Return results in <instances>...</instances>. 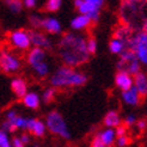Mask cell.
Here are the masks:
<instances>
[{"label":"cell","instance_id":"cell-4","mask_svg":"<svg viewBox=\"0 0 147 147\" xmlns=\"http://www.w3.org/2000/svg\"><path fill=\"white\" fill-rule=\"evenodd\" d=\"M126 49L133 50L139 62L142 65H147V34L146 32H142V31L135 32L133 38L128 42Z\"/></svg>","mask_w":147,"mask_h":147},{"label":"cell","instance_id":"cell-22","mask_svg":"<svg viewBox=\"0 0 147 147\" xmlns=\"http://www.w3.org/2000/svg\"><path fill=\"white\" fill-rule=\"evenodd\" d=\"M34 72L36 73V76L37 77H46L47 74H48V72H49V67H48V65H47V62L46 61H43V62H41V63H38V65H36V66H34Z\"/></svg>","mask_w":147,"mask_h":147},{"label":"cell","instance_id":"cell-17","mask_svg":"<svg viewBox=\"0 0 147 147\" xmlns=\"http://www.w3.org/2000/svg\"><path fill=\"white\" fill-rule=\"evenodd\" d=\"M91 25V20L86 14H79L71 22V26L74 30H84Z\"/></svg>","mask_w":147,"mask_h":147},{"label":"cell","instance_id":"cell-28","mask_svg":"<svg viewBox=\"0 0 147 147\" xmlns=\"http://www.w3.org/2000/svg\"><path fill=\"white\" fill-rule=\"evenodd\" d=\"M129 142H130V139L127 135L119 136L116 139V144H117V146H119V147H126V146L129 145Z\"/></svg>","mask_w":147,"mask_h":147},{"label":"cell","instance_id":"cell-14","mask_svg":"<svg viewBox=\"0 0 147 147\" xmlns=\"http://www.w3.org/2000/svg\"><path fill=\"white\" fill-rule=\"evenodd\" d=\"M104 126L108 128H116L121 124V117L119 115V113L115 111V110H110L107 113V115L104 116V120H103Z\"/></svg>","mask_w":147,"mask_h":147},{"label":"cell","instance_id":"cell-21","mask_svg":"<svg viewBox=\"0 0 147 147\" xmlns=\"http://www.w3.org/2000/svg\"><path fill=\"white\" fill-rule=\"evenodd\" d=\"M99 9L100 7L93 5V4H90V3H86V1H84L82 5L78 7L80 14H89V13L94 12V11H99Z\"/></svg>","mask_w":147,"mask_h":147},{"label":"cell","instance_id":"cell-27","mask_svg":"<svg viewBox=\"0 0 147 147\" xmlns=\"http://www.w3.org/2000/svg\"><path fill=\"white\" fill-rule=\"evenodd\" d=\"M42 22H43V18H41L40 16H37V14H32V16H30V24L35 29L42 28Z\"/></svg>","mask_w":147,"mask_h":147},{"label":"cell","instance_id":"cell-41","mask_svg":"<svg viewBox=\"0 0 147 147\" xmlns=\"http://www.w3.org/2000/svg\"><path fill=\"white\" fill-rule=\"evenodd\" d=\"M141 31H142V32H146V34H147V20H146L145 23L142 24V26H141Z\"/></svg>","mask_w":147,"mask_h":147},{"label":"cell","instance_id":"cell-39","mask_svg":"<svg viewBox=\"0 0 147 147\" xmlns=\"http://www.w3.org/2000/svg\"><path fill=\"white\" fill-rule=\"evenodd\" d=\"M19 139H20V141L23 142L24 145H26V144L30 142V136H29L28 134H23V135H22Z\"/></svg>","mask_w":147,"mask_h":147},{"label":"cell","instance_id":"cell-12","mask_svg":"<svg viewBox=\"0 0 147 147\" xmlns=\"http://www.w3.org/2000/svg\"><path fill=\"white\" fill-rule=\"evenodd\" d=\"M122 99L128 105H138L139 103H140L141 97H140V94H139L138 90L135 89L134 85H133L129 90L122 92Z\"/></svg>","mask_w":147,"mask_h":147},{"label":"cell","instance_id":"cell-19","mask_svg":"<svg viewBox=\"0 0 147 147\" xmlns=\"http://www.w3.org/2000/svg\"><path fill=\"white\" fill-rule=\"evenodd\" d=\"M98 135H99L100 140L103 141V144H104L105 146H111L115 142L116 133H115V130L113 128H107L103 131H100Z\"/></svg>","mask_w":147,"mask_h":147},{"label":"cell","instance_id":"cell-26","mask_svg":"<svg viewBox=\"0 0 147 147\" xmlns=\"http://www.w3.org/2000/svg\"><path fill=\"white\" fill-rule=\"evenodd\" d=\"M54 96H55V90L54 89H47L45 92H43V96H42L43 102L48 104V103H50L51 100H53Z\"/></svg>","mask_w":147,"mask_h":147},{"label":"cell","instance_id":"cell-20","mask_svg":"<svg viewBox=\"0 0 147 147\" xmlns=\"http://www.w3.org/2000/svg\"><path fill=\"white\" fill-rule=\"evenodd\" d=\"M109 49H110V51H111L113 54L120 55L122 51L126 49V47H124V43L122 41L117 40V38H113L109 43Z\"/></svg>","mask_w":147,"mask_h":147},{"label":"cell","instance_id":"cell-25","mask_svg":"<svg viewBox=\"0 0 147 147\" xmlns=\"http://www.w3.org/2000/svg\"><path fill=\"white\" fill-rule=\"evenodd\" d=\"M86 46H87V51L90 53V55L96 54V51H97V41L94 40L93 37H91V38L87 40Z\"/></svg>","mask_w":147,"mask_h":147},{"label":"cell","instance_id":"cell-10","mask_svg":"<svg viewBox=\"0 0 147 147\" xmlns=\"http://www.w3.org/2000/svg\"><path fill=\"white\" fill-rule=\"evenodd\" d=\"M133 83H134V87L140 94V97L141 98L147 97V76L145 73L139 72L138 74H135L133 78Z\"/></svg>","mask_w":147,"mask_h":147},{"label":"cell","instance_id":"cell-2","mask_svg":"<svg viewBox=\"0 0 147 147\" xmlns=\"http://www.w3.org/2000/svg\"><path fill=\"white\" fill-rule=\"evenodd\" d=\"M120 19L123 25L134 31H141L147 20V0H121Z\"/></svg>","mask_w":147,"mask_h":147},{"label":"cell","instance_id":"cell-34","mask_svg":"<svg viewBox=\"0 0 147 147\" xmlns=\"http://www.w3.org/2000/svg\"><path fill=\"white\" fill-rule=\"evenodd\" d=\"M0 147H11L9 139H7V136H6V133H4V131H3V135H1V141H0Z\"/></svg>","mask_w":147,"mask_h":147},{"label":"cell","instance_id":"cell-31","mask_svg":"<svg viewBox=\"0 0 147 147\" xmlns=\"http://www.w3.org/2000/svg\"><path fill=\"white\" fill-rule=\"evenodd\" d=\"M91 147H105V145L103 144V141L100 140L99 135H96L93 138L92 142H91Z\"/></svg>","mask_w":147,"mask_h":147},{"label":"cell","instance_id":"cell-15","mask_svg":"<svg viewBox=\"0 0 147 147\" xmlns=\"http://www.w3.org/2000/svg\"><path fill=\"white\" fill-rule=\"evenodd\" d=\"M42 29L49 34H59L61 32V24L55 18H45L42 22Z\"/></svg>","mask_w":147,"mask_h":147},{"label":"cell","instance_id":"cell-42","mask_svg":"<svg viewBox=\"0 0 147 147\" xmlns=\"http://www.w3.org/2000/svg\"><path fill=\"white\" fill-rule=\"evenodd\" d=\"M1 135H3V130H0V141H1Z\"/></svg>","mask_w":147,"mask_h":147},{"label":"cell","instance_id":"cell-11","mask_svg":"<svg viewBox=\"0 0 147 147\" xmlns=\"http://www.w3.org/2000/svg\"><path fill=\"white\" fill-rule=\"evenodd\" d=\"M46 124L40 120L36 119H28L26 129L35 135V136H43L46 133Z\"/></svg>","mask_w":147,"mask_h":147},{"label":"cell","instance_id":"cell-13","mask_svg":"<svg viewBox=\"0 0 147 147\" xmlns=\"http://www.w3.org/2000/svg\"><path fill=\"white\" fill-rule=\"evenodd\" d=\"M46 59V51L42 48H34L32 50H30V53L28 54V62L30 63L32 67L36 65H38L41 62L45 61Z\"/></svg>","mask_w":147,"mask_h":147},{"label":"cell","instance_id":"cell-30","mask_svg":"<svg viewBox=\"0 0 147 147\" xmlns=\"http://www.w3.org/2000/svg\"><path fill=\"white\" fill-rule=\"evenodd\" d=\"M136 117H135V115H133V114H130V115H128L126 119H124V124H126L127 127H131L133 124H135L136 123Z\"/></svg>","mask_w":147,"mask_h":147},{"label":"cell","instance_id":"cell-1","mask_svg":"<svg viewBox=\"0 0 147 147\" xmlns=\"http://www.w3.org/2000/svg\"><path fill=\"white\" fill-rule=\"evenodd\" d=\"M87 40L83 35L68 32L62 36L59 42V56L63 61L65 66L78 67L89 61L90 53L86 46Z\"/></svg>","mask_w":147,"mask_h":147},{"label":"cell","instance_id":"cell-18","mask_svg":"<svg viewBox=\"0 0 147 147\" xmlns=\"http://www.w3.org/2000/svg\"><path fill=\"white\" fill-rule=\"evenodd\" d=\"M22 99H23L24 105L30 109H37L40 105V97L35 92H28Z\"/></svg>","mask_w":147,"mask_h":147},{"label":"cell","instance_id":"cell-40","mask_svg":"<svg viewBox=\"0 0 147 147\" xmlns=\"http://www.w3.org/2000/svg\"><path fill=\"white\" fill-rule=\"evenodd\" d=\"M84 3V0H74V6H76V9H78V7L80 6Z\"/></svg>","mask_w":147,"mask_h":147},{"label":"cell","instance_id":"cell-23","mask_svg":"<svg viewBox=\"0 0 147 147\" xmlns=\"http://www.w3.org/2000/svg\"><path fill=\"white\" fill-rule=\"evenodd\" d=\"M62 0H47L46 4V10L49 12H55L60 9Z\"/></svg>","mask_w":147,"mask_h":147},{"label":"cell","instance_id":"cell-38","mask_svg":"<svg viewBox=\"0 0 147 147\" xmlns=\"http://www.w3.org/2000/svg\"><path fill=\"white\" fill-rule=\"evenodd\" d=\"M17 116H18V115H17V113L14 111V110H11V111H9V113H7V115H6V117H7V120H9V121L14 120Z\"/></svg>","mask_w":147,"mask_h":147},{"label":"cell","instance_id":"cell-6","mask_svg":"<svg viewBox=\"0 0 147 147\" xmlns=\"http://www.w3.org/2000/svg\"><path fill=\"white\" fill-rule=\"evenodd\" d=\"M0 67L5 73H14L19 71L20 62L14 55L10 53H3L0 55Z\"/></svg>","mask_w":147,"mask_h":147},{"label":"cell","instance_id":"cell-35","mask_svg":"<svg viewBox=\"0 0 147 147\" xmlns=\"http://www.w3.org/2000/svg\"><path fill=\"white\" fill-rule=\"evenodd\" d=\"M23 5L28 9H34L36 6V0H23Z\"/></svg>","mask_w":147,"mask_h":147},{"label":"cell","instance_id":"cell-43","mask_svg":"<svg viewBox=\"0 0 147 147\" xmlns=\"http://www.w3.org/2000/svg\"><path fill=\"white\" fill-rule=\"evenodd\" d=\"M32 147H40V145H38V144H35Z\"/></svg>","mask_w":147,"mask_h":147},{"label":"cell","instance_id":"cell-36","mask_svg":"<svg viewBox=\"0 0 147 147\" xmlns=\"http://www.w3.org/2000/svg\"><path fill=\"white\" fill-rule=\"evenodd\" d=\"M84 1H86V3H90V4H93V5L98 6V7H102V6H103V4H104L105 0H84Z\"/></svg>","mask_w":147,"mask_h":147},{"label":"cell","instance_id":"cell-33","mask_svg":"<svg viewBox=\"0 0 147 147\" xmlns=\"http://www.w3.org/2000/svg\"><path fill=\"white\" fill-rule=\"evenodd\" d=\"M87 17L90 18L91 23H97L98 19H99V11H94V12H91L89 14H86Z\"/></svg>","mask_w":147,"mask_h":147},{"label":"cell","instance_id":"cell-7","mask_svg":"<svg viewBox=\"0 0 147 147\" xmlns=\"http://www.w3.org/2000/svg\"><path fill=\"white\" fill-rule=\"evenodd\" d=\"M10 42L12 46H14L18 49L25 50L30 47V37H29V32L25 30H16L10 35Z\"/></svg>","mask_w":147,"mask_h":147},{"label":"cell","instance_id":"cell-24","mask_svg":"<svg viewBox=\"0 0 147 147\" xmlns=\"http://www.w3.org/2000/svg\"><path fill=\"white\" fill-rule=\"evenodd\" d=\"M7 4H9L10 10L13 13H18L23 9V1H20V0H11V1H9Z\"/></svg>","mask_w":147,"mask_h":147},{"label":"cell","instance_id":"cell-44","mask_svg":"<svg viewBox=\"0 0 147 147\" xmlns=\"http://www.w3.org/2000/svg\"><path fill=\"white\" fill-rule=\"evenodd\" d=\"M9 1H11V0H6V3H9Z\"/></svg>","mask_w":147,"mask_h":147},{"label":"cell","instance_id":"cell-9","mask_svg":"<svg viewBox=\"0 0 147 147\" xmlns=\"http://www.w3.org/2000/svg\"><path fill=\"white\" fill-rule=\"evenodd\" d=\"M115 84L119 89L122 90V92L127 91L134 85L133 77L130 74H128L127 72H117L116 76H115Z\"/></svg>","mask_w":147,"mask_h":147},{"label":"cell","instance_id":"cell-32","mask_svg":"<svg viewBox=\"0 0 147 147\" xmlns=\"http://www.w3.org/2000/svg\"><path fill=\"white\" fill-rule=\"evenodd\" d=\"M136 128L140 130V131H142V130H145L146 128H147V121L145 120V119H141V120H138L136 121Z\"/></svg>","mask_w":147,"mask_h":147},{"label":"cell","instance_id":"cell-45","mask_svg":"<svg viewBox=\"0 0 147 147\" xmlns=\"http://www.w3.org/2000/svg\"><path fill=\"white\" fill-rule=\"evenodd\" d=\"M105 147H111V146H105Z\"/></svg>","mask_w":147,"mask_h":147},{"label":"cell","instance_id":"cell-29","mask_svg":"<svg viewBox=\"0 0 147 147\" xmlns=\"http://www.w3.org/2000/svg\"><path fill=\"white\" fill-rule=\"evenodd\" d=\"M127 126L124 123H121L119 127H116V130H115V133H116V136L119 138V136H123V135H127Z\"/></svg>","mask_w":147,"mask_h":147},{"label":"cell","instance_id":"cell-37","mask_svg":"<svg viewBox=\"0 0 147 147\" xmlns=\"http://www.w3.org/2000/svg\"><path fill=\"white\" fill-rule=\"evenodd\" d=\"M12 145H13V147H24V144L20 141L19 138H14L12 140Z\"/></svg>","mask_w":147,"mask_h":147},{"label":"cell","instance_id":"cell-16","mask_svg":"<svg viewBox=\"0 0 147 147\" xmlns=\"http://www.w3.org/2000/svg\"><path fill=\"white\" fill-rule=\"evenodd\" d=\"M11 87H12V91L16 93V96L19 98H23L28 93V86L23 79H19V78L13 79L11 83Z\"/></svg>","mask_w":147,"mask_h":147},{"label":"cell","instance_id":"cell-8","mask_svg":"<svg viewBox=\"0 0 147 147\" xmlns=\"http://www.w3.org/2000/svg\"><path fill=\"white\" fill-rule=\"evenodd\" d=\"M29 37H30V43L34 45L36 48H42V49H50L51 48V41L46 37L38 31L31 30L29 31Z\"/></svg>","mask_w":147,"mask_h":147},{"label":"cell","instance_id":"cell-5","mask_svg":"<svg viewBox=\"0 0 147 147\" xmlns=\"http://www.w3.org/2000/svg\"><path fill=\"white\" fill-rule=\"evenodd\" d=\"M46 127L49 129L50 133H53L55 135H59L63 139L71 138V134L67 129V126H66V122L63 120L62 115L57 111H50L47 115Z\"/></svg>","mask_w":147,"mask_h":147},{"label":"cell","instance_id":"cell-3","mask_svg":"<svg viewBox=\"0 0 147 147\" xmlns=\"http://www.w3.org/2000/svg\"><path fill=\"white\" fill-rule=\"evenodd\" d=\"M87 82L84 73L73 71L72 67L62 66L50 78V84L54 87H78L83 86Z\"/></svg>","mask_w":147,"mask_h":147}]
</instances>
